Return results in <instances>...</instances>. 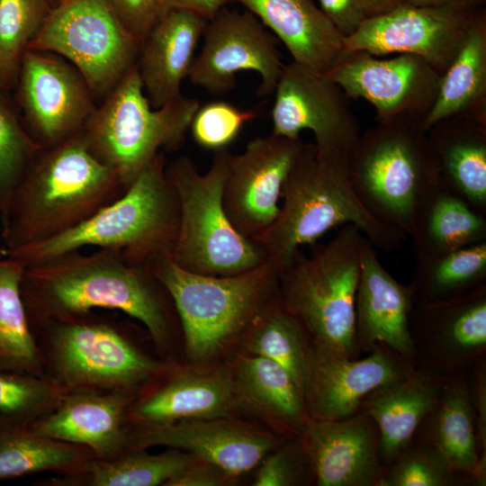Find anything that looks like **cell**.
<instances>
[{
	"label": "cell",
	"mask_w": 486,
	"mask_h": 486,
	"mask_svg": "<svg viewBox=\"0 0 486 486\" xmlns=\"http://www.w3.org/2000/svg\"><path fill=\"white\" fill-rule=\"evenodd\" d=\"M21 294L32 331L94 309L117 310L144 325L164 359L181 328L172 297L152 270L112 248L71 251L26 266Z\"/></svg>",
	"instance_id": "cell-1"
},
{
	"label": "cell",
	"mask_w": 486,
	"mask_h": 486,
	"mask_svg": "<svg viewBox=\"0 0 486 486\" xmlns=\"http://www.w3.org/2000/svg\"><path fill=\"white\" fill-rule=\"evenodd\" d=\"M44 149L35 155L3 206L4 251L69 231L127 190L89 150L80 131Z\"/></svg>",
	"instance_id": "cell-2"
},
{
	"label": "cell",
	"mask_w": 486,
	"mask_h": 486,
	"mask_svg": "<svg viewBox=\"0 0 486 486\" xmlns=\"http://www.w3.org/2000/svg\"><path fill=\"white\" fill-rule=\"evenodd\" d=\"M347 158L303 143L283 185L275 220L253 239L279 269L302 246L338 226H356L375 248L385 252L400 247L406 236L374 216L356 194Z\"/></svg>",
	"instance_id": "cell-3"
},
{
	"label": "cell",
	"mask_w": 486,
	"mask_h": 486,
	"mask_svg": "<svg viewBox=\"0 0 486 486\" xmlns=\"http://www.w3.org/2000/svg\"><path fill=\"white\" fill-rule=\"evenodd\" d=\"M32 332L44 377L67 393L135 398L172 365L141 347L126 323L94 310L49 321Z\"/></svg>",
	"instance_id": "cell-4"
},
{
	"label": "cell",
	"mask_w": 486,
	"mask_h": 486,
	"mask_svg": "<svg viewBox=\"0 0 486 486\" xmlns=\"http://www.w3.org/2000/svg\"><path fill=\"white\" fill-rule=\"evenodd\" d=\"M159 151L117 200L79 226L50 239L5 250L25 266L86 247L112 248L151 267L172 257L179 227V202Z\"/></svg>",
	"instance_id": "cell-5"
},
{
	"label": "cell",
	"mask_w": 486,
	"mask_h": 486,
	"mask_svg": "<svg viewBox=\"0 0 486 486\" xmlns=\"http://www.w3.org/2000/svg\"><path fill=\"white\" fill-rule=\"evenodd\" d=\"M364 235L342 226L310 256L298 249L280 269L278 293L305 329L314 352L357 358L356 294Z\"/></svg>",
	"instance_id": "cell-6"
},
{
	"label": "cell",
	"mask_w": 486,
	"mask_h": 486,
	"mask_svg": "<svg viewBox=\"0 0 486 486\" xmlns=\"http://www.w3.org/2000/svg\"><path fill=\"white\" fill-rule=\"evenodd\" d=\"M376 122L349 152L350 183L374 216L410 236L422 198L441 179L439 164L423 119Z\"/></svg>",
	"instance_id": "cell-7"
},
{
	"label": "cell",
	"mask_w": 486,
	"mask_h": 486,
	"mask_svg": "<svg viewBox=\"0 0 486 486\" xmlns=\"http://www.w3.org/2000/svg\"><path fill=\"white\" fill-rule=\"evenodd\" d=\"M150 269L172 297L185 352L194 362L209 360L245 333L276 292L280 274L270 259L231 275L192 273L170 256Z\"/></svg>",
	"instance_id": "cell-8"
},
{
	"label": "cell",
	"mask_w": 486,
	"mask_h": 486,
	"mask_svg": "<svg viewBox=\"0 0 486 486\" xmlns=\"http://www.w3.org/2000/svg\"><path fill=\"white\" fill-rule=\"evenodd\" d=\"M230 153L228 148L214 151L205 173L188 156H180L166 166L179 202L178 233L171 258L192 273L231 275L268 259L255 240L236 230L225 212L222 192Z\"/></svg>",
	"instance_id": "cell-9"
},
{
	"label": "cell",
	"mask_w": 486,
	"mask_h": 486,
	"mask_svg": "<svg viewBox=\"0 0 486 486\" xmlns=\"http://www.w3.org/2000/svg\"><path fill=\"white\" fill-rule=\"evenodd\" d=\"M199 106L197 99L180 95L153 109L133 66L80 133L93 155L128 189L159 148L183 145Z\"/></svg>",
	"instance_id": "cell-10"
},
{
	"label": "cell",
	"mask_w": 486,
	"mask_h": 486,
	"mask_svg": "<svg viewBox=\"0 0 486 486\" xmlns=\"http://www.w3.org/2000/svg\"><path fill=\"white\" fill-rule=\"evenodd\" d=\"M140 42L110 0H69L55 6L31 41L37 50L68 59L95 92L116 86L133 67Z\"/></svg>",
	"instance_id": "cell-11"
},
{
	"label": "cell",
	"mask_w": 486,
	"mask_h": 486,
	"mask_svg": "<svg viewBox=\"0 0 486 486\" xmlns=\"http://www.w3.org/2000/svg\"><path fill=\"white\" fill-rule=\"evenodd\" d=\"M482 10V7H428L399 3L387 13L365 18L354 33L344 38V49L375 57L414 54L442 75Z\"/></svg>",
	"instance_id": "cell-12"
},
{
	"label": "cell",
	"mask_w": 486,
	"mask_h": 486,
	"mask_svg": "<svg viewBox=\"0 0 486 486\" xmlns=\"http://www.w3.org/2000/svg\"><path fill=\"white\" fill-rule=\"evenodd\" d=\"M202 40L188 75L192 85L223 94L236 86L238 72L254 71L261 77L257 95L274 92L284 64L276 37L252 13L222 7L208 20Z\"/></svg>",
	"instance_id": "cell-13"
},
{
	"label": "cell",
	"mask_w": 486,
	"mask_h": 486,
	"mask_svg": "<svg viewBox=\"0 0 486 486\" xmlns=\"http://www.w3.org/2000/svg\"><path fill=\"white\" fill-rule=\"evenodd\" d=\"M274 93L273 134L298 139L309 130L319 152L348 157L361 131L351 98L338 85L292 60Z\"/></svg>",
	"instance_id": "cell-14"
},
{
	"label": "cell",
	"mask_w": 486,
	"mask_h": 486,
	"mask_svg": "<svg viewBox=\"0 0 486 486\" xmlns=\"http://www.w3.org/2000/svg\"><path fill=\"white\" fill-rule=\"evenodd\" d=\"M325 76L351 99L371 104L376 122L401 116L424 122L435 103L441 76L414 54L379 59L364 51H345Z\"/></svg>",
	"instance_id": "cell-15"
},
{
	"label": "cell",
	"mask_w": 486,
	"mask_h": 486,
	"mask_svg": "<svg viewBox=\"0 0 486 486\" xmlns=\"http://www.w3.org/2000/svg\"><path fill=\"white\" fill-rule=\"evenodd\" d=\"M303 143L271 133L251 140L239 154L230 153L222 202L244 237L255 239L275 220L283 185Z\"/></svg>",
	"instance_id": "cell-16"
},
{
	"label": "cell",
	"mask_w": 486,
	"mask_h": 486,
	"mask_svg": "<svg viewBox=\"0 0 486 486\" xmlns=\"http://www.w3.org/2000/svg\"><path fill=\"white\" fill-rule=\"evenodd\" d=\"M410 334L418 366L446 376L486 356V285L439 302H416Z\"/></svg>",
	"instance_id": "cell-17"
},
{
	"label": "cell",
	"mask_w": 486,
	"mask_h": 486,
	"mask_svg": "<svg viewBox=\"0 0 486 486\" xmlns=\"http://www.w3.org/2000/svg\"><path fill=\"white\" fill-rule=\"evenodd\" d=\"M274 445L271 435L223 417L130 426L126 451L176 448L235 477L254 468Z\"/></svg>",
	"instance_id": "cell-18"
},
{
	"label": "cell",
	"mask_w": 486,
	"mask_h": 486,
	"mask_svg": "<svg viewBox=\"0 0 486 486\" xmlns=\"http://www.w3.org/2000/svg\"><path fill=\"white\" fill-rule=\"evenodd\" d=\"M301 439L319 486H378L387 468L378 428L362 411L336 420L310 418Z\"/></svg>",
	"instance_id": "cell-19"
},
{
	"label": "cell",
	"mask_w": 486,
	"mask_h": 486,
	"mask_svg": "<svg viewBox=\"0 0 486 486\" xmlns=\"http://www.w3.org/2000/svg\"><path fill=\"white\" fill-rule=\"evenodd\" d=\"M20 97L42 148L78 132L92 114L90 88L80 73L59 59L39 53L23 56Z\"/></svg>",
	"instance_id": "cell-20"
},
{
	"label": "cell",
	"mask_w": 486,
	"mask_h": 486,
	"mask_svg": "<svg viewBox=\"0 0 486 486\" xmlns=\"http://www.w3.org/2000/svg\"><path fill=\"white\" fill-rule=\"evenodd\" d=\"M367 353L358 359L321 355L312 348L306 392L310 418L336 420L351 417L359 412L368 394L417 366L380 343Z\"/></svg>",
	"instance_id": "cell-21"
},
{
	"label": "cell",
	"mask_w": 486,
	"mask_h": 486,
	"mask_svg": "<svg viewBox=\"0 0 486 486\" xmlns=\"http://www.w3.org/2000/svg\"><path fill=\"white\" fill-rule=\"evenodd\" d=\"M415 302L410 284L398 282L383 267L375 248L364 237L355 302L358 352H368L380 343L417 365L410 334V315Z\"/></svg>",
	"instance_id": "cell-22"
},
{
	"label": "cell",
	"mask_w": 486,
	"mask_h": 486,
	"mask_svg": "<svg viewBox=\"0 0 486 486\" xmlns=\"http://www.w3.org/2000/svg\"><path fill=\"white\" fill-rule=\"evenodd\" d=\"M172 367L132 400L129 426L223 418L242 403L229 373L177 372Z\"/></svg>",
	"instance_id": "cell-23"
},
{
	"label": "cell",
	"mask_w": 486,
	"mask_h": 486,
	"mask_svg": "<svg viewBox=\"0 0 486 486\" xmlns=\"http://www.w3.org/2000/svg\"><path fill=\"white\" fill-rule=\"evenodd\" d=\"M133 399L122 393L68 392L51 413L28 428L38 435L86 446L97 459L112 458L127 449V413Z\"/></svg>",
	"instance_id": "cell-24"
},
{
	"label": "cell",
	"mask_w": 486,
	"mask_h": 486,
	"mask_svg": "<svg viewBox=\"0 0 486 486\" xmlns=\"http://www.w3.org/2000/svg\"><path fill=\"white\" fill-rule=\"evenodd\" d=\"M207 22L193 11L174 9L161 15L142 40L138 70L152 107L182 95V82L188 77Z\"/></svg>",
	"instance_id": "cell-25"
},
{
	"label": "cell",
	"mask_w": 486,
	"mask_h": 486,
	"mask_svg": "<svg viewBox=\"0 0 486 486\" xmlns=\"http://www.w3.org/2000/svg\"><path fill=\"white\" fill-rule=\"evenodd\" d=\"M445 377L417 365L362 401L359 411L368 415L378 428L379 454L386 467L411 442L436 404Z\"/></svg>",
	"instance_id": "cell-26"
},
{
	"label": "cell",
	"mask_w": 486,
	"mask_h": 486,
	"mask_svg": "<svg viewBox=\"0 0 486 486\" xmlns=\"http://www.w3.org/2000/svg\"><path fill=\"white\" fill-rule=\"evenodd\" d=\"M227 1L242 4L284 44L293 61L320 74L345 52V37L312 0Z\"/></svg>",
	"instance_id": "cell-27"
},
{
	"label": "cell",
	"mask_w": 486,
	"mask_h": 486,
	"mask_svg": "<svg viewBox=\"0 0 486 486\" xmlns=\"http://www.w3.org/2000/svg\"><path fill=\"white\" fill-rule=\"evenodd\" d=\"M465 482L484 486L466 372L446 375L439 399L415 436Z\"/></svg>",
	"instance_id": "cell-28"
},
{
	"label": "cell",
	"mask_w": 486,
	"mask_h": 486,
	"mask_svg": "<svg viewBox=\"0 0 486 486\" xmlns=\"http://www.w3.org/2000/svg\"><path fill=\"white\" fill-rule=\"evenodd\" d=\"M428 132L442 181L486 217V115H452Z\"/></svg>",
	"instance_id": "cell-29"
},
{
	"label": "cell",
	"mask_w": 486,
	"mask_h": 486,
	"mask_svg": "<svg viewBox=\"0 0 486 486\" xmlns=\"http://www.w3.org/2000/svg\"><path fill=\"white\" fill-rule=\"evenodd\" d=\"M410 237L415 257L442 256L486 241V217L440 179L422 198Z\"/></svg>",
	"instance_id": "cell-30"
},
{
	"label": "cell",
	"mask_w": 486,
	"mask_h": 486,
	"mask_svg": "<svg viewBox=\"0 0 486 486\" xmlns=\"http://www.w3.org/2000/svg\"><path fill=\"white\" fill-rule=\"evenodd\" d=\"M486 115V12L479 14L460 50L441 75L426 129L455 114Z\"/></svg>",
	"instance_id": "cell-31"
},
{
	"label": "cell",
	"mask_w": 486,
	"mask_h": 486,
	"mask_svg": "<svg viewBox=\"0 0 486 486\" xmlns=\"http://www.w3.org/2000/svg\"><path fill=\"white\" fill-rule=\"evenodd\" d=\"M240 399L284 431L302 436L310 418L306 400L290 374L268 358H241L234 376Z\"/></svg>",
	"instance_id": "cell-32"
},
{
	"label": "cell",
	"mask_w": 486,
	"mask_h": 486,
	"mask_svg": "<svg viewBox=\"0 0 486 486\" xmlns=\"http://www.w3.org/2000/svg\"><path fill=\"white\" fill-rule=\"evenodd\" d=\"M199 461L191 453L170 448L151 454L128 450L108 459L94 458L76 472L36 482L37 486H157Z\"/></svg>",
	"instance_id": "cell-33"
},
{
	"label": "cell",
	"mask_w": 486,
	"mask_h": 486,
	"mask_svg": "<svg viewBox=\"0 0 486 486\" xmlns=\"http://www.w3.org/2000/svg\"><path fill=\"white\" fill-rule=\"evenodd\" d=\"M95 458L86 446L33 433L28 425L0 417V482L54 472H77Z\"/></svg>",
	"instance_id": "cell-34"
},
{
	"label": "cell",
	"mask_w": 486,
	"mask_h": 486,
	"mask_svg": "<svg viewBox=\"0 0 486 486\" xmlns=\"http://www.w3.org/2000/svg\"><path fill=\"white\" fill-rule=\"evenodd\" d=\"M245 334L250 354L268 358L283 366L306 400L311 342L299 320L283 304L278 289Z\"/></svg>",
	"instance_id": "cell-35"
},
{
	"label": "cell",
	"mask_w": 486,
	"mask_h": 486,
	"mask_svg": "<svg viewBox=\"0 0 486 486\" xmlns=\"http://www.w3.org/2000/svg\"><path fill=\"white\" fill-rule=\"evenodd\" d=\"M25 267L11 256L0 257V369L44 376L21 294Z\"/></svg>",
	"instance_id": "cell-36"
},
{
	"label": "cell",
	"mask_w": 486,
	"mask_h": 486,
	"mask_svg": "<svg viewBox=\"0 0 486 486\" xmlns=\"http://www.w3.org/2000/svg\"><path fill=\"white\" fill-rule=\"evenodd\" d=\"M415 259L410 285L416 302H445L486 285V241Z\"/></svg>",
	"instance_id": "cell-37"
},
{
	"label": "cell",
	"mask_w": 486,
	"mask_h": 486,
	"mask_svg": "<svg viewBox=\"0 0 486 486\" xmlns=\"http://www.w3.org/2000/svg\"><path fill=\"white\" fill-rule=\"evenodd\" d=\"M67 392L44 376L0 369V417L30 425L51 413Z\"/></svg>",
	"instance_id": "cell-38"
},
{
	"label": "cell",
	"mask_w": 486,
	"mask_h": 486,
	"mask_svg": "<svg viewBox=\"0 0 486 486\" xmlns=\"http://www.w3.org/2000/svg\"><path fill=\"white\" fill-rule=\"evenodd\" d=\"M465 482L417 438L387 466L378 486H453Z\"/></svg>",
	"instance_id": "cell-39"
},
{
	"label": "cell",
	"mask_w": 486,
	"mask_h": 486,
	"mask_svg": "<svg viewBox=\"0 0 486 486\" xmlns=\"http://www.w3.org/2000/svg\"><path fill=\"white\" fill-rule=\"evenodd\" d=\"M41 147L18 122L0 97V202H6L12 191Z\"/></svg>",
	"instance_id": "cell-40"
},
{
	"label": "cell",
	"mask_w": 486,
	"mask_h": 486,
	"mask_svg": "<svg viewBox=\"0 0 486 486\" xmlns=\"http://www.w3.org/2000/svg\"><path fill=\"white\" fill-rule=\"evenodd\" d=\"M257 116L252 110H241L224 101H213L199 106L190 129L194 140L213 151L227 148L243 127Z\"/></svg>",
	"instance_id": "cell-41"
},
{
	"label": "cell",
	"mask_w": 486,
	"mask_h": 486,
	"mask_svg": "<svg viewBox=\"0 0 486 486\" xmlns=\"http://www.w3.org/2000/svg\"><path fill=\"white\" fill-rule=\"evenodd\" d=\"M50 10L48 0H0V47L16 58Z\"/></svg>",
	"instance_id": "cell-42"
},
{
	"label": "cell",
	"mask_w": 486,
	"mask_h": 486,
	"mask_svg": "<svg viewBox=\"0 0 486 486\" xmlns=\"http://www.w3.org/2000/svg\"><path fill=\"white\" fill-rule=\"evenodd\" d=\"M301 447H285L266 456L254 481L256 486H289L297 484L300 477Z\"/></svg>",
	"instance_id": "cell-43"
},
{
	"label": "cell",
	"mask_w": 486,
	"mask_h": 486,
	"mask_svg": "<svg viewBox=\"0 0 486 486\" xmlns=\"http://www.w3.org/2000/svg\"><path fill=\"white\" fill-rule=\"evenodd\" d=\"M466 375L474 416L480 469L486 477V356L466 371Z\"/></svg>",
	"instance_id": "cell-44"
},
{
	"label": "cell",
	"mask_w": 486,
	"mask_h": 486,
	"mask_svg": "<svg viewBox=\"0 0 486 486\" xmlns=\"http://www.w3.org/2000/svg\"><path fill=\"white\" fill-rule=\"evenodd\" d=\"M119 20L142 41L160 17L159 0H110Z\"/></svg>",
	"instance_id": "cell-45"
},
{
	"label": "cell",
	"mask_w": 486,
	"mask_h": 486,
	"mask_svg": "<svg viewBox=\"0 0 486 486\" xmlns=\"http://www.w3.org/2000/svg\"><path fill=\"white\" fill-rule=\"evenodd\" d=\"M320 9L346 38L367 18L361 0H319Z\"/></svg>",
	"instance_id": "cell-46"
},
{
	"label": "cell",
	"mask_w": 486,
	"mask_h": 486,
	"mask_svg": "<svg viewBox=\"0 0 486 486\" xmlns=\"http://www.w3.org/2000/svg\"><path fill=\"white\" fill-rule=\"evenodd\" d=\"M228 477L216 466L199 460L171 478L164 486H217L224 484Z\"/></svg>",
	"instance_id": "cell-47"
},
{
	"label": "cell",
	"mask_w": 486,
	"mask_h": 486,
	"mask_svg": "<svg viewBox=\"0 0 486 486\" xmlns=\"http://www.w3.org/2000/svg\"><path fill=\"white\" fill-rule=\"evenodd\" d=\"M227 3V0H159L160 16L174 9H185L210 20Z\"/></svg>",
	"instance_id": "cell-48"
},
{
	"label": "cell",
	"mask_w": 486,
	"mask_h": 486,
	"mask_svg": "<svg viewBox=\"0 0 486 486\" xmlns=\"http://www.w3.org/2000/svg\"><path fill=\"white\" fill-rule=\"evenodd\" d=\"M400 3H405L415 6H464V7H482L485 0H399Z\"/></svg>",
	"instance_id": "cell-49"
},
{
	"label": "cell",
	"mask_w": 486,
	"mask_h": 486,
	"mask_svg": "<svg viewBox=\"0 0 486 486\" xmlns=\"http://www.w3.org/2000/svg\"><path fill=\"white\" fill-rule=\"evenodd\" d=\"M367 17L382 14L393 9L399 0H361Z\"/></svg>",
	"instance_id": "cell-50"
},
{
	"label": "cell",
	"mask_w": 486,
	"mask_h": 486,
	"mask_svg": "<svg viewBox=\"0 0 486 486\" xmlns=\"http://www.w3.org/2000/svg\"><path fill=\"white\" fill-rule=\"evenodd\" d=\"M15 59L0 47V86L6 83L12 75Z\"/></svg>",
	"instance_id": "cell-51"
},
{
	"label": "cell",
	"mask_w": 486,
	"mask_h": 486,
	"mask_svg": "<svg viewBox=\"0 0 486 486\" xmlns=\"http://www.w3.org/2000/svg\"><path fill=\"white\" fill-rule=\"evenodd\" d=\"M1 213H2V205L0 202V216H1ZM4 256V248L0 245V257Z\"/></svg>",
	"instance_id": "cell-52"
},
{
	"label": "cell",
	"mask_w": 486,
	"mask_h": 486,
	"mask_svg": "<svg viewBox=\"0 0 486 486\" xmlns=\"http://www.w3.org/2000/svg\"><path fill=\"white\" fill-rule=\"evenodd\" d=\"M68 1H69V0H57L56 6L58 5V4H63V3H66V2H68ZM54 7H55V6H54Z\"/></svg>",
	"instance_id": "cell-53"
},
{
	"label": "cell",
	"mask_w": 486,
	"mask_h": 486,
	"mask_svg": "<svg viewBox=\"0 0 486 486\" xmlns=\"http://www.w3.org/2000/svg\"><path fill=\"white\" fill-rule=\"evenodd\" d=\"M54 1H55V3L57 4V0H54ZM55 6H56V4H55Z\"/></svg>",
	"instance_id": "cell-54"
}]
</instances>
